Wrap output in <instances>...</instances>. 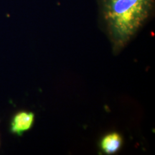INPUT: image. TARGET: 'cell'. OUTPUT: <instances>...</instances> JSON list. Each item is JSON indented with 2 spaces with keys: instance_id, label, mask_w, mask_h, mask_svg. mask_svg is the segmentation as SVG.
I'll list each match as a JSON object with an SVG mask.
<instances>
[{
  "instance_id": "cell-3",
  "label": "cell",
  "mask_w": 155,
  "mask_h": 155,
  "mask_svg": "<svg viewBox=\"0 0 155 155\" xmlns=\"http://www.w3.org/2000/svg\"><path fill=\"white\" fill-rule=\"evenodd\" d=\"M123 144L119 134L113 132L106 135L101 141V148L105 154H111L117 152Z\"/></svg>"
},
{
  "instance_id": "cell-1",
  "label": "cell",
  "mask_w": 155,
  "mask_h": 155,
  "mask_svg": "<svg viewBox=\"0 0 155 155\" xmlns=\"http://www.w3.org/2000/svg\"><path fill=\"white\" fill-rule=\"evenodd\" d=\"M154 0H105L104 16L117 48L130 40L149 17Z\"/></svg>"
},
{
  "instance_id": "cell-2",
  "label": "cell",
  "mask_w": 155,
  "mask_h": 155,
  "mask_svg": "<svg viewBox=\"0 0 155 155\" xmlns=\"http://www.w3.org/2000/svg\"><path fill=\"white\" fill-rule=\"evenodd\" d=\"M35 114L31 111H19L15 114L10 123V131L13 134L22 136L32 128Z\"/></svg>"
}]
</instances>
